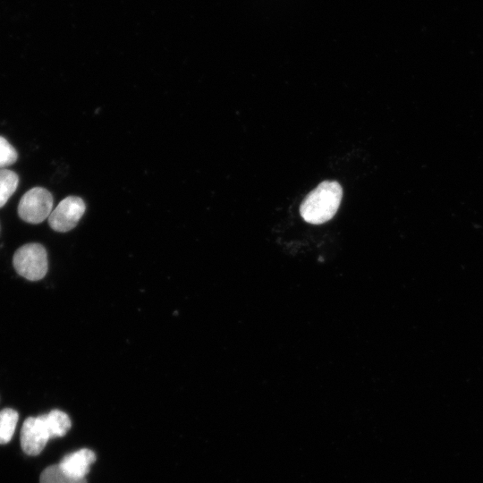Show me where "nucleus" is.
I'll return each mask as SVG.
<instances>
[{"mask_svg":"<svg viewBox=\"0 0 483 483\" xmlns=\"http://www.w3.org/2000/svg\"><path fill=\"white\" fill-rule=\"evenodd\" d=\"M342 196L343 190L337 182H321L302 201L300 208L301 217L313 225L330 220L340 206Z\"/></svg>","mask_w":483,"mask_h":483,"instance_id":"f257e3e1","label":"nucleus"},{"mask_svg":"<svg viewBox=\"0 0 483 483\" xmlns=\"http://www.w3.org/2000/svg\"><path fill=\"white\" fill-rule=\"evenodd\" d=\"M15 271L30 281L42 279L47 272V250L39 243H28L20 247L13 254Z\"/></svg>","mask_w":483,"mask_h":483,"instance_id":"f03ea898","label":"nucleus"},{"mask_svg":"<svg viewBox=\"0 0 483 483\" xmlns=\"http://www.w3.org/2000/svg\"><path fill=\"white\" fill-rule=\"evenodd\" d=\"M53 204V196L49 191L35 187L21 197L18 205V215L27 223L39 224L50 216Z\"/></svg>","mask_w":483,"mask_h":483,"instance_id":"7ed1b4c3","label":"nucleus"},{"mask_svg":"<svg viewBox=\"0 0 483 483\" xmlns=\"http://www.w3.org/2000/svg\"><path fill=\"white\" fill-rule=\"evenodd\" d=\"M53 438L45 414L27 418L21 430V446L28 455H38Z\"/></svg>","mask_w":483,"mask_h":483,"instance_id":"20e7f679","label":"nucleus"},{"mask_svg":"<svg viewBox=\"0 0 483 483\" xmlns=\"http://www.w3.org/2000/svg\"><path fill=\"white\" fill-rule=\"evenodd\" d=\"M86 209L82 199L76 196L64 198L48 216L50 227L56 232L65 233L73 229Z\"/></svg>","mask_w":483,"mask_h":483,"instance_id":"39448f33","label":"nucleus"},{"mask_svg":"<svg viewBox=\"0 0 483 483\" xmlns=\"http://www.w3.org/2000/svg\"><path fill=\"white\" fill-rule=\"evenodd\" d=\"M96 461V454L88 448H82L66 454L59 466L64 472L75 479H85L90 465Z\"/></svg>","mask_w":483,"mask_h":483,"instance_id":"423d86ee","label":"nucleus"},{"mask_svg":"<svg viewBox=\"0 0 483 483\" xmlns=\"http://www.w3.org/2000/svg\"><path fill=\"white\" fill-rule=\"evenodd\" d=\"M19 419L18 412L11 408L0 411V445L11 441Z\"/></svg>","mask_w":483,"mask_h":483,"instance_id":"0eeeda50","label":"nucleus"},{"mask_svg":"<svg viewBox=\"0 0 483 483\" xmlns=\"http://www.w3.org/2000/svg\"><path fill=\"white\" fill-rule=\"evenodd\" d=\"M19 177L16 173L6 168L0 169V208L4 207L16 191Z\"/></svg>","mask_w":483,"mask_h":483,"instance_id":"6e6552de","label":"nucleus"},{"mask_svg":"<svg viewBox=\"0 0 483 483\" xmlns=\"http://www.w3.org/2000/svg\"><path fill=\"white\" fill-rule=\"evenodd\" d=\"M39 483H87V480L71 477L62 470L59 464H55L42 471Z\"/></svg>","mask_w":483,"mask_h":483,"instance_id":"1a4fd4ad","label":"nucleus"},{"mask_svg":"<svg viewBox=\"0 0 483 483\" xmlns=\"http://www.w3.org/2000/svg\"><path fill=\"white\" fill-rule=\"evenodd\" d=\"M18 158V154L15 148L0 136V169L11 165Z\"/></svg>","mask_w":483,"mask_h":483,"instance_id":"9d476101","label":"nucleus"}]
</instances>
